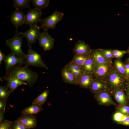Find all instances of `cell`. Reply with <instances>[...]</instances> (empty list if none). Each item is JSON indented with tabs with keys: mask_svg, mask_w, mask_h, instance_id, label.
<instances>
[{
	"mask_svg": "<svg viewBox=\"0 0 129 129\" xmlns=\"http://www.w3.org/2000/svg\"><path fill=\"white\" fill-rule=\"evenodd\" d=\"M90 86L91 91L95 92L103 88V85L102 83L99 81H94L92 82Z\"/></svg>",
	"mask_w": 129,
	"mask_h": 129,
	"instance_id": "4316f807",
	"label": "cell"
},
{
	"mask_svg": "<svg viewBox=\"0 0 129 129\" xmlns=\"http://www.w3.org/2000/svg\"><path fill=\"white\" fill-rule=\"evenodd\" d=\"M127 92L128 95L129 97V82L128 83V85Z\"/></svg>",
	"mask_w": 129,
	"mask_h": 129,
	"instance_id": "60d3db41",
	"label": "cell"
},
{
	"mask_svg": "<svg viewBox=\"0 0 129 129\" xmlns=\"http://www.w3.org/2000/svg\"><path fill=\"white\" fill-rule=\"evenodd\" d=\"M6 81L7 83L6 86L9 88L11 93L21 85H27L26 82L17 78H11Z\"/></svg>",
	"mask_w": 129,
	"mask_h": 129,
	"instance_id": "4fadbf2b",
	"label": "cell"
},
{
	"mask_svg": "<svg viewBox=\"0 0 129 129\" xmlns=\"http://www.w3.org/2000/svg\"><path fill=\"white\" fill-rule=\"evenodd\" d=\"M49 93L48 90H45L34 100L32 104H37L42 106L46 102Z\"/></svg>",
	"mask_w": 129,
	"mask_h": 129,
	"instance_id": "ffe728a7",
	"label": "cell"
},
{
	"mask_svg": "<svg viewBox=\"0 0 129 129\" xmlns=\"http://www.w3.org/2000/svg\"><path fill=\"white\" fill-rule=\"evenodd\" d=\"M122 124L124 125H129V120L125 122H122Z\"/></svg>",
	"mask_w": 129,
	"mask_h": 129,
	"instance_id": "ab89813d",
	"label": "cell"
},
{
	"mask_svg": "<svg viewBox=\"0 0 129 129\" xmlns=\"http://www.w3.org/2000/svg\"><path fill=\"white\" fill-rule=\"evenodd\" d=\"M127 116L120 112H118L114 114L113 118L114 120L116 122H122L123 120Z\"/></svg>",
	"mask_w": 129,
	"mask_h": 129,
	"instance_id": "4dcf8cb0",
	"label": "cell"
},
{
	"mask_svg": "<svg viewBox=\"0 0 129 129\" xmlns=\"http://www.w3.org/2000/svg\"><path fill=\"white\" fill-rule=\"evenodd\" d=\"M38 78L37 74L26 65L17 64L6 71L5 76L2 78L6 81L11 78H17L25 81L28 86L31 87L35 83Z\"/></svg>",
	"mask_w": 129,
	"mask_h": 129,
	"instance_id": "6da1fadb",
	"label": "cell"
},
{
	"mask_svg": "<svg viewBox=\"0 0 129 129\" xmlns=\"http://www.w3.org/2000/svg\"><path fill=\"white\" fill-rule=\"evenodd\" d=\"M73 51L75 55H85L90 52L88 45L81 40L78 41L76 43Z\"/></svg>",
	"mask_w": 129,
	"mask_h": 129,
	"instance_id": "7c38bea8",
	"label": "cell"
},
{
	"mask_svg": "<svg viewBox=\"0 0 129 129\" xmlns=\"http://www.w3.org/2000/svg\"><path fill=\"white\" fill-rule=\"evenodd\" d=\"M40 45L45 51H49L53 48L55 40L48 33L47 30L40 32L38 39Z\"/></svg>",
	"mask_w": 129,
	"mask_h": 129,
	"instance_id": "8992f818",
	"label": "cell"
},
{
	"mask_svg": "<svg viewBox=\"0 0 129 129\" xmlns=\"http://www.w3.org/2000/svg\"><path fill=\"white\" fill-rule=\"evenodd\" d=\"M125 76L127 78L129 77V64H127L124 65Z\"/></svg>",
	"mask_w": 129,
	"mask_h": 129,
	"instance_id": "d590c367",
	"label": "cell"
},
{
	"mask_svg": "<svg viewBox=\"0 0 129 129\" xmlns=\"http://www.w3.org/2000/svg\"><path fill=\"white\" fill-rule=\"evenodd\" d=\"M125 52L124 51H123L121 53L116 54L113 56L115 58H120L122 57L123 55L125 54Z\"/></svg>",
	"mask_w": 129,
	"mask_h": 129,
	"instance_id": "f35d334b",
	"label": "cell"
},
{
	"mask_svg": "<svg viewBox=\"0 0 129 129\" xmlns=\"http://www.w3.org/2000/svg\"><path fill=\"white\" fill-rule=\"evenodd\" d=\"M31 1L35 8L41 10L47 7L49 2L48 0H32Z\"/></svg>",
	"mask_w": 129,
	"mask_h": 129,
	"instance_id": "603a6c76",
	"label": "cell"
},
{
	"mask_svg": "<svg viewBox=\"0 0 129 129\" xmlns=\"http://www.w3.org/2000/svg\"><path fill=\"white\" fill-rule=\"evenodd\" d=\"M25 64L27 66H32L48 69L42 60L40 54L33 50L32 47H29L28 50L27 54L25 59Z\"/></svg>",
	"mask_w": 129,
	"mask_h": 129,
	"instance_id": "3957f363",
	"label": "cell"
},
{
	"mask_svg": "<svg viewBox=\"0 0 129 129\" xmlns=\"http://www.w3.org/2000/svg\"><path fill=\"white\" fill-rule=\"evenodd\" d=\"M114 97L116 100L119 103L123 104L125 102V96L122 91L120 90L117 91L115 92Z\"/></svg>",
	"mask_w": 129,
	"mask_h": 129,
	"instance_id": "484cf974",
	"label": "cell"
},
{
	"mask_svg": "<svg viewBox=\"0 0 129 129\" xmlns=\"http://www.w3.org/2000/svg\"><path fill=\"white\" fill-rule=\"evenodd\" d=\"M29 29L24 32H19L22 37H24L27 39V46L32 47V44L35 43L38 39L40 33L41 27L37 25L30 26Z\"/></svg>",
	"mask_w": 129,
	"mask_h": 129,
	"instance_id": "5b68a950",
	"label": "cell"
},
{
	"mask_svg": "<svg viewBox=\"0 0 129 129\" xmlns=\"http://www.w3.org/2000/svg\"><path fill=\"white\" fill-rule=\"evenodd\" d=\"M42 13L41 10L35 8L28 10L26 15L24 24L30 26L37 25L41 20Z\"/></svg>",
	"mask_w": 129,
	"mask_h": 129,
	"instance_id": "52a82bcc",
	"label": "cell"
},
{
	"mask_svg": "<svg viewBox=\"0 0 129 129\" xmlns=\"http://www.w3.org/2000/svg\"><path fill=\"white\" fill-rule=\"evenodd\" d=\"M114 64L116 69L121 74L125 75L124 65L120 60H117L115 61Z\"/></svg>",
	"mask_w": 129,
	"mask_h": 129,
	"instance_id": "83f0119b",
	"label": "cell"
},
{
	"mask_svg": "<svg viewBox=\"0 0 129 129\" xmlns=\"http://www.w3.org/2000/svg\"><path fill=\"white\" fill-rule=\"evenodd\" d=\"M26 15L22 11L15 9L12 12L10 21L15 26L16 29L24 23Z\"/></svg>",
	"mask_w": 129,
	"mask_h": 129,
	"instance_id": "30bf717a",
	"label": "cell"
},
{
	"mask_svg": "<svg viewBox=\"0 0 129 129\" xmlns=\"http://www.w3.org/2000/svg\"><path fill=\"white\" fill-rule=\"evenodd\" d=\"M11 129H29L20 123L16 121L12 122Z\"/></svg>",
	"mask_w": 129,
	"mask_h": 129,
	"instance_id": "1f68e13d",
	"label": "cell"
},
{
	"mask_svg": "<svg viewBox=\"0 0 129 129\" xmlns=\"http://www.w3.org/2000/svg\"><path fill=\"white\" fill-rule=\"evenodd\" d=\"M13 7L16 9L22 11V9L29 7V0H13Z\"/></svg>",
	"mask_w": 129,
	"mask_h": 129,
	"instance_id": "44dd1931",
	"label": "cell"
},
{
	"mask_svg": "<svg viewBox=\"0 0 129 129\" xmlns=\"http://www.w3.org/2000/svg\"><path fill=\"white\" fill-rule=\"evenodd\" d=\"M3 60L5 63L6 71L17 64L22 65L25 64L24 59L17 57L11 52L5 56Z\"/></svg>",
	"mask_w": 129,
	"mask_h": 129,
	"instance_id": "9c48e42d",
	"label": "cell"
},
{
	"mask_svg": "<svg viewBox=\"0 0 129 129\" xmlns=\"http://www.w3.org/2000/svg\"><path fill=\"white\" fill-rule=\"evenodd\" d=\"M124 80L121 76L114 71L111 73L109 77L110 83L114 87H118L121 85L124 81Z\"/></svg>",
	"mask_w": 129,
	"mask_h": 129,
	"instance_id": "5bb4252c",
	"label": "cell"
},
{
	"mask_svg": "<svg viewBox=\"0 0 129 129\" xmlns=\"http://www.w3.org/2000/svg\"><path fill=\"white\" fill-rule=\"evenodd\" d=\"M109 64H95L94 69L95 74L99 76H102L106 75L109 71Z\"/></svg>",
	"mask_w": 129,
	"mask_h": 129,
	"instance_id": "2e32d148",
	"label": "cell"
},
{
	"mask_svg": "<svg viewBox=\"0 0 129 129\" xmlns=\"http://www.w3.org/2000/svg\"><path fill=\"white\" fill-rule=\"evenodd\" d=\"M61 74L63 80L65 82L74 85H78L74 74L66 65L62 70Z\"/></svg>",
	"mask_w": 129,
	"mask_h": 129,
	"instance_id": "8fae6325",
	"label": "cell"
},
{
	"mask_svg": "<svg viewBox=\"0 0 129 129\" xmlns=\"http://www.w3.org/2000/svg\"><path fill=\"white\" fill-rule=\"evenodd\" d=\"M92 57L95 64H109V59L105 57L102 53L98 51L93 53Z\"/></svg>",
	"mask_w": 129,
	"mask_h": 129,
	"instance_id": "e0dca14e",
	"label": "cell"
},
{
	"mask_svg": "<svg viewBox=\"0 0 129 129\" xmlns=\"http://www.w3.org/2000/svg\"><path fill=\"white\" fill-rule=\"evenodd\" d=\"M6 102L0 100V112L5 111Z\"/></svg>",
	"mask_w": 129,
	"mask_h": 129,
	"instance_id": "e575fe53",
	"label": "cell"
},
{
	"mask_svg": "<svg viewBox=\"0 0 129 129\" xmlns=\"http://www.w3.org/2000/svg\"><path fill=\"white\" fill-rule=\"evenodd\" d=\"M90 73H84L81 76L78 84L81 87L87 88L90 86L92 82V78Z\"/></svg>",
	"mask_w": 129,
	"mask_h": 129,
	"instance_id": "d6986e66",
	"label": "cell"
},
{
	"mask_svg": "<svg viewBox=\"0 0 129 129\" xmlns=\"http://www.w3.org/2000/svg\"><path fill=\"white\" fill-rule=\"evenodd\" d=\"M119 110L123 114H129V107L124 106L119 108Z\"/></svg>",
	"mask_w": 129,
	"mask_h": 129,
	"instance_id": "836d02e7",
	"label": "cell"
},
{
	"mask_svg": "<svg viewBox=\"0 0 129 129\" xmlns=\"http://www.w3.org/2000/svg\"><path fill=\"white\" fill-rule=\"evenodd\" d=\"M128 62L129 63V58L128 59Z\"/></svg>",
	"mask_w": 129,
	"mask_h": 129,
	"instance_id": "b9f144b4",
	"label": "cell"
},
{
	"mask_svg": "<svg viewBox=\"0 0 129 129\" xmlns=\"http://www.w3.org/2000/svg\"><path fill=\"white\" fill-rule=\"evenodd\" d=\"M98 99L102 104H107L112 103V101L109 94L107 92H102L97 96Z\"/></svg>",
	"mask_w": 129,
	"mask_h": 129,
	"instance_id": "7402d4cb",
	"label": "cell"
},
{
	"mask_svg": "<svg viewBox=\"0 0 129 129\" xmlns=\"http://www.w3.org/2000/svg\"><path fill=\"white\" fill-rule=\"evenodd\" d=\"M64 16L62 12L55 11L50 16L41 19L40 22V27L43 30H48L50 29H54L57 24L62 20Z\"/></svg>",
	"mask_w": 129,
	"mask_h": 129,
	"instance_id": "277c9868",
	"label": "cell"
},
{
	"mask_svg": "<svg viewBox=\"0 0 129 129\" xmlns=\"http://www.w3.org/2000/svg\"><path fill=\"white\" fill-rule=\"evenodd\" d=\"M66 65L69 69L78 72L81 75L84 73L81 67L75 64L71 61Z\"/></svg>",
	"mask_w": 129,
	"mask_h": 129,
	"instance_id": "f1b7e54d",
	"label": "cell"
},
{
	"mask_svg": "<svg viewBox=\"0 0 129 129\" xmlns=\"http://www.w3.org/2000/svg\"><path fill=\"white\" fill-rule=\"evenodd\" d=\"M17 29H16L14 36L6 40V43L9 48L11 52L17 57L25 59L27 54L22 51L21 46L22 44V37L20 35Z\"/></svg>",
	"mask_w": 129,
	"mask_h": 129,
	"instance_id": "7a4b0ae2",
	"label": "cell"
},
{
	"mask_svg": "<svg viewBox=\"0 0 129 129\" xmlns=\"http://www.w3.org/2000/svg\"><path fill=\"white\" fill-rule=\"evenodd\" d=\"M95 63L93 57L88 56L82 68L84 73H90L94 70Z\"/></svg>",
	"mask_w": 129,
	"mask_h": 129,
	"instance_id": "ac0fdd59",
	"label": "cell"
},
{
	"mask_svg": "<svg viewBox=\"0 0 129 129\" xmlns=\"http://www.w3.org/2000/svg\"><path fill=\"white\" fill-rule=\"evenodd\" d=\"M12 122L4 119L0 124V129H11Z\"/></svg>",
	"mask_w": 129,
	"mask_h": 129,
	"instance_id": "f546056e",
	"label": "cell"
},
{
	"mask_svg": "<svg viewBox=\"0 0 129 129\" xmlns=\"http://www.w3.org/2000/svg\"><path fill=\"white\" fill-rule=\"evenodd\" d=\"M11 93L9 88L6 86H0V100L7 102Z\"/></svg>",
	"mask_w": 129,
	"mask_h": 129,
	"instance_id": "d4e9b609",
	"label": "cell"
},
{
	"mask_svg": "<svg viewBox=\"0 0 129 129\" xmlns=\"http://www.w3.org/2000/svg\"><path fill=\"white\" fill-rule=\"evenodd\" d=\"M43 109L42 106L37 104H33L22 110L21 113L22 115H34L39 113Z\"/></svg>",
	"mask_w": 129,
	"mask_h": 129,
	"instance_id": "9a60e30c",
	"label": "cell"
},
{
	"mask_svg": "<svg viewBox=\"0 0 129 129\" xmlns=\"http://www.w3.org/2000/svg\"><path fill=\"white\" fill-rule=\"evenodd\" d=\"M102 54L108 59L112 58L113 56V52L111 50H105L103 51Z\"/></svg>",
	"mask_w": 129,
	"mask_h": 129,
	"instance_id": "d6a6232c",
	"label": "cell"
},
{
	"mask_svg": "<svg viewBox=\"0 0 129 129\" xmlns=\"http://www.w3.org/2000/svg\"><path fill=\"white\" fill-rule=\"evenodd\" d=\"M5 111L0 112V123H2L4 120V114Z\"/></svg>",
	"mask_w": 129,
	"mask_h": 129,
	"instance_id": "74e56055",
	"label": "cell"
},
{
	"mask_svg": "<svg viewBox=\"0 0 129 129\" xmlns=\"http://www.w3.org/2000/svg\"><path fill=\"white\" fill-rule=\"evenodd\" d=\"M5 56L1 50H0V65L1 64L2 61L3 60Z\"/></svg>",
	"mask_w": 129,
	"mask_h": 129,
	"instance_id": "8d00e7d4",
	"label": "cell"
},
{
	"mask_svg": "<svg viewBox=\"0 0 129 129\" xmlns=\"http://www.w3.org/2000/svg\"><path fill=\"white\" fill-rule=\"evenodd\" d=\"M85 55H75L71 61L75 64L82 67L87 57Z\"/></svg>",
	"mask_w": 129,
	"mask_h": 129,
	"instance_id": "cb8c5ba5",
	"label": "cell"
},
{
	"mask_svg": "<svg viewBox=\"0 0 129 129\" xmlns=\"http://www.w3.org/2000/svg\"><path fill=\"white\" fill-rule=\"evenodd\" d=\"M15 121L21 123L29 129L35 128L37 124L36 117L34 115H22Z\"/></svg>",
	"mask_w": 129,
	"mask_h": 129,
	"instance_id": "ba28073f",
	"label": "cell"
}]
</instances>
